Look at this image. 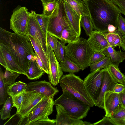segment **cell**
<instances>
[{
    "mask_svg": "<svg viewBox=\"0 0 125 125\" xmlns=\"http://www.w3.org/2000/svg\"><path fill=\"white\" fill-rule=\"evenodd\" d=\"M0 43L8 50L16 62L25 73L35 53L27 35L12 33L0 28Z\"/></svg>",
    "mask_w": 125,
    "mask_h": 125,
    "instance_id": "cell-1",
    "label": "cell"
},
{
    "mask_svg": "<svg viewBox=\"0 0 125 125\" xmlns=\"http://www.w3.org/2000/svg\"><path fill=\"white\" fill-rule=\"evenodd\" d=\"M86 5L94 29L101 32H108V26L112 25L117 28L119 8L107 0H83Z\"/></svg>",
    "mask_w": 125,
    "mask_h": 125,
    "instance_id": "cell-2",
    "label": "cell"
},
{
    "mask_svg": "<svg viewBox=\"0 0 125 125\" xmlns=\"http://www.w3.org/2000/svg\"><path fill=\"white\" fill-rule=\"evenodd\" d=\"M65 46V57L69 59L83 71L89 66L91 59L94 52L87 40L79 37L77 41Z\"/></svg>",
    "mask_w": 125,
    "mask_h": 125,
    "instance_id": "cell-3",
    "label": "cell"
},
{
    "mask_svg": "<svg viewBox=\"0 0 125 125\" xmlns=\"http://www.w3.org/2000/svg\"><path fill=\"white\" fill-rule=\"evenodd\" d=\"M54 101V104L60 106L71 116L82 119L85 118L91 107L66 91Z\"/></svg>",
    "mask_w": 125,
    "mask_h": 125,
    "instance_id": "cell-4",
    "label": "cell"
},
{
    "mask_svg": "<svg viewBox=\"0 0 125 125\" xmlns=\"http://www.w3.org/2000/svg\"><path fill=\"white\" fill-rule=\"evenodd\" d=\"M59 83L62 91H66L82 101L91 107L94 104L87 93L83 80L73 73L64 75Z\"/></svg>",
    "mask_w": 125,
    "mask_h": 125,
    "instance_id": "cell-5",
    "label": "cell"
},
{
    "mask_svg": "<svg viewBox=\"0 0 125 125\" xmlns=\"http://www.w3.org/2000/svg\"><path fill=\"white\" fill-rule=\"evenodd\" d=\"M69 27H71L66 15L63 1L61 0L49 17L47 33L60 40L63 30Z\"/></svg>",
    "mask_w": 125,
    "mask_h": 125,
    "instance_id": "cell-6",
    "label": "cell"
},
{
    "mask_svg": "<svg viewBox=\"0 0 125 125\" xmlns=\"http://www.w3.org/2000/svg\"><path fill=\"white\" fill-rule=\"evenodd\" d=\"M29 12L25 7L19 6L13 10L10 20V28L14 33L26 35Z\"/></svg>",
    "mask_w": 125,
    "mask_h": 125,
    "instance_id": "cell-7",
    "label": "cell"
},
{
    "mask_svg": "<svg viewBox=\"0 0 125 125\" xmlns=\"http://www.w3.org/2000/svg\"><path fill=\"white\" fill-rule=\"evenodd\" d=\"M102 81V74L100 69L92 72L83 80L84 88L94 105L100 95Z\"/></svg>",
    "mask_w": 125,
    "mask_h": 125,
    "instance_id": "cell-8",
    "label": "cell"
},
{
    "mask_svg": "<svg viewBox=\"0 0 125 125\" xmlns=\"http://www.w3.org/2000/svg\"><path fill=\"white\" fill-rule=\"evenodd\" d=\"M53 98L45 97L31 110L27 116L28 125L39 119L46 117L53 111L54 105Z\"/></svg>",
    "mask_w": 125,
    "mask_h": 125,
    "instance_id": "cell-9",
    "label": "cell"
},
{
    "mask_svg": "<svg viewBox=\"0 0 125 125\" xmlns=\"http://www.w3.org/2000/svg\"><path fill=\"white\" fill-rule=\"evenodd\" d=\"M33 11L29 12L26 34L32 36L41 45L47 56L46 37Z\"/></svg>",
    "mask_w": 125,
    "mask_h": 125,
    "instance_id": "cell-10",
    "label": "cell"
},
{
    "mask_svg": "<svg viewBox=\"0 0 125 125\" xmlns=\"http://www.w3.org/2000/svg\"><path fill=\"white\" fill-rule=\"evenodd\" d=\"M47 54L49 65L48 78L49 82L54 86L59 83L63 72L57 60L53 51L47 43Z\"/></svg>",
    "mask_w": 125,
    "mask_h": 125,
    "instance_id": "cell-11",
    "label": "cell"
},
{
    "mask_svg": "<svg viewBox=\"0 0 125 125\" xmlns=\"http://www.w3.org/2000/svg\"><path fill=\"white\" fill-rule=\"evenodd\" d=\"M26 91L42 94L47 98H53L59 92L57 88L52 86L50 82L45 80L28 83Z\"/></svg>",
    "mask_w": 125,
    "mask_h": 125,
    "instance_id": "cell-12",
    "label": "cell"
},
{
    "mask_svg": "<svg viewBox=\"0 0 125 125\" xmlns=\"http://www.w3.org/2000/svg\"><path fill=\"white\" fill-rule=\"evenodd\" d=\"M102 74V81L99 96L96 101L95 105L104 109V97L105 93L110 91H113L115 86L118 83L113 78L107 68L101 69Z\"/></svg>",
    "mask_w": 125,
    "mask_h": 125,
    "instance_id": "cell-13",
    "label": "cell"
},
{
    "mask_svg": "<svg viewBox=\"0 0 125 125\" xmlns=\"http://www.w3.org/2000/svg\"><path fill=\"white\" fill-rule=\"evenodd\" d=\"M105 116L110 117L123 107L119 94L109 91L105 93L104 97Z\"/></svg>",
    "mask_w": 125,
    "mask_h": 125,
    "instance_id": "cell-14",
    "label": "cell"
},
{
    "mask_svg": "<svg viewBox=\"0 0 125 125\" xmlns=\"http://www.w3.org/2000/svg\"><path fill=\"white\" fill-rule=\"evenodd\" d=\"M45 97H46L42 94L26 91L21 108L16 113L22 117L27 116L32 108Z\"/></svg>",
    "mask_w": 125,
    "mask_h": 125,
    "instance_id": "cell-15",
    "label": "cell"
},
{
    "mask_svg": "<svg viewBox=\"0 0 125 125\" xmlns=\"http://www.w3.org/2000/svg\"><path fill=\"white\" fill-rule=\"evenodd\" d=\"M87 41L94 52H102L109 46L104 33L96 30L93 31Z\"/></svg>",
    "mask_w": 125,
    "mask_h": 125,
    "instance_id": "cell-16",
    "label": "cell"
},
{
    "mask_svg": "<svg viewBox=\"0 0 125 125\" xmlns=\"http://www.w3.org/2000/svg\"><path fill=\"white\" fill-rule=\"evenodd\" d=\"M55 107L57 111L56 125H90V122L72 117L60 106L56 105Z\"/></svg>",
    "mask_w": 125,
    "mask_h": 125,
    "instance_id": "cell-17",
    "label": "cell"
},
{
    "mask_svg": "<svg viewBox=\"0 0 125 125\" xmlns=\"http://www.w3.org/2000/svg\"><path fill=\"white\" fill-rule=\"evenodd\" d=\"M63 2L66 15L70 24L73 29L80 36L81 32L80 24L81 16H79L67 3L64 1Z\"/></svg>",
    "mask_w": 125,
    "mask_h": 125,
    "instance_id": "cell-18",
    "label": "cell"
},
{
    "mask_svg": "<svg viewBox=\"0 0 125 125\" xmlns=\"http://www.w3.org/2000/svg\"><path fill=\"white\" fill-rule=\"evenodd\" d=\"M0 50L2 51L7 64V69L12 72H15L25 75V73L20 67L14 59L8 49L2 44L0 43Z\"/></svg>",
    "mask_w": 125,
    "mask_h": 125,
    "instance_id": "cell-19",
    "label": "cell"
},
{
    "mask_svg": "<svg viewBox=\"0 0 125 125\" xmlns=\"http://www.w3.org/2000/svg\"><path fill=\"white\" fill-rule=\"evenodd\" d=\"M114 47L109 46L102 52L106 56L110 57L111 63L119 66V64L125 59V51H116Z\"/></svg>",
    "mask_w": 125,
    "mask_h": 125,
    "instance_id": "cell-20",
    "label": "cell"
},
{
    "mask_svg": "<svg viewBox=\"0 0 125 125\" xmlns=\"http://www.w3.org/2000/svg\"><path fill=\"white\" fill-rule=\"evenodd\" d=\"M44 72L38 64L36 59L32 60L26 72V75L30 80H36L40 78Z\"/></svg>",
    "mask_w": 125,
    "mask_h": 125,
    "instance_id": "cell-21",
    "label": "cell"
},
{
    "mask_svg": "<svg viewBox=\"0 0 125 125\" xmlns=\"http://www.w3.org/2000/svg\"><path fill=\"white\" fill-rule=\"evenodd\" d=\"M67 3L79 16H89L87 7L81 0H63Z\"/></svg>",
    "mask_w": 125,
    "mask_h": 125,
    "instance_id": "cell-22",
    "label": "cell"
},
{
    "mask_svg": "<svg viewBox=\"0 0 125 125\" xmlns=\"http://www.w3.org/2000/svg\"><path fill=\"white\" fill-rule=\"evenodd\" d=\"M109 45L115 48L118 46L120 50L123 35L118 29L112 32L104 33Z\"/></svg>",
    "mask_w": 125,
    "mask_h": 125,
    "instance_id": "cell-23",
    "label": "cell"
},
{
    "mask_svg": "<svg viewBox=\"0 0 125 125\" xmlns=\"http://www.w3.org/2000/svg\"><path fill=\"white\" fill-rule=\"evenodd\" d=\"M27 35L30 40L34 50L47 70L49 71V65L47 56L41 45L33 38L29 35Z\"/></svg>",
    "mask_w": 125,
    "mask_h": 125,
    "instance_id": "cell-24",
    "label": "cell"
},
{
    "mask_svg": "<svg viewBox=\"0 0 125 125\" xmlns=\"http://www.w3.org/2000/svg\"><path fill=\"white\" fill-rule=\"evenodd\" d=\"M27 86V84L19 81L7 86V93L9 95L12 97L26 90Z\"/></svg>",
    "mask_w": 125,
    "mask_h": 125,
    "instance_id": "cell-25",
    "label": "cell"
},
{
    "mask_svg": "<svg viewBox=\"0 0 125 125\" xmlns=\"http://www.w3.org/2000/svg\"><path fill=\"white\" fill-rule=\"evenodd\" d=\"M79 37L71 27H69L65 28L63 30L60 40L66 43H68L77 41Z\"/></svg>",
    "mask_w": 125,
    "mask_h": 125,
    "instance_id": "cell-26",
    "label": "cell"
},
{
    "mask_svg": "<svg viewBox=\"0 0 125 125\" xmlns=\"http://www.w3.org/2000/svg\"><path fill=\"white\" fill-rule=\"evenodd\" d=\"M118 66L111 63L108 67V70L113 79L117 82L124 85L125 84V76L120 70Z\"/></svg>",
    "mask_w": 125,
    "mask_h": 125,
    "instance_id": "cell-27",
    "label": "cell"
},
{
    "mask_svg": "<svg viewBox=\"0 0 125 125\" xmlns=\"http://www.w3.org/2000/svg\"><path fill=\"white\" fill-rule=\"evenodd\" d=\"M60 64L62 70L65 72L74 73L81 70L75 63L66 57L64 61Z\"/></svg>",
    "mask_w": 125,
    "mask_h": 125,
    "instance_id": "cell-28",
    "label": "cell"
},
{
    "mask_svg": "<svg viewBox=\"0 0 125 125\" xmlns=\"http://www.w3.org/2000/svg\"><path fill=\"white\" fill-rule=\"evenodd\" d=\"M13 106L12 97L9 95L0 111L1 118L2 120H6L11 117L10 112Z\"/></svg>",
    "mask_w": 125,
    "mask_h": 125,
    "instance_id": "cell-29",
    "label": "cell"
},
{
    "mask_svg": "<svg viewBox=\"0 0 125 125\" xmlns=\"http://www.w3.org/2000/svg\"><path fill=\"white\" fill-rule=\"evenodd\" d=\"M80 24L85 30L87 36H90L93 31L94 27L90 16H81Z\"/></svg>",
    "mask_w": 125,
    "mask_h": 125,
    "instance_id": "cell-30",
    "label": "cell"
},
{
    "mask_svg": "<svg viewBox=\"0 0 125 125\" xmlns=\"http://www.w3.org/2000/svg\"><path fill=\"white\" fill-rule=\"evenodd\" d=\"M4 73L0 68V105L4 104L9 95L7 91V86L5 84L3 80Z\"/></svg>",
    "mask_w": 125,
    "mask_h": 125,
    "instance_id": "cell-31",
    "label": "cell"
},
{
    "mask_svg": "<svg viewBox=\"0 0 125 125\" xmlns=\"http://www.w3.org/2000/svg\"><path fill=\"white\" fill-rule=\"evenodd\" d=\"M27 116L22 117L16 113L11 117L4 125H28Z\"/></svg>",
    "mask_w": 125,
    "mask_h": 125,
    "instance_id": "cell-32",
    "label": "cell"
},
{
    "mask_svg": "<svg viewBox=\"0 0 125 125\" xmlns=\"http://www.w3.org/2000/svg\"><path fill=\"white\" fill-rule=\"evenodd\" d=\"M111 63L110 57L109 56H106L102 60L90 64L89 66L90 67V71L92 72L98 69L107 68Z\"/></svg>",
    "mask_w": 125,
    "mask_h": 125,
    "instance_id": "cell-33",
    "label": "cell"
},
{
    "mask_svg": "<svg viewBox=\"0 0 125 125\" xmlns=\"http://www.w3.org/2000/svg\"><path fill=\"white\" fill-rule=\"evenodd\" d=\"M110 118L115 125H125V107H122Z\"/></svg>",
    "mask_w": 125,
    "mask_h": 125,
    "instance_id": "cell-34",
    "label": "cell"
},
{
    "mask_svg": "<svg viewBox=\"0 0 125 125\" xmlns=\"http://www.w3.org/2000/svg\"><path fill=\"white\" fill-rule=\"evenodd\" d=\"M66 43L60 40L58 41L57 48L54 51L56 58L60 63L64 60L65 45Z\"/></svg>",
    "mask_w": 125,
    "mask_h": 125,
    "instance_id": "cell-35",
    "label": "cell"
},
{
    "mask_svg": "<svg viewBox=\"0 0 125 125\" xmlns=\"http://www.w3.org/2000/svg\"><path fill=\"white\" fill-rule=\"evenodd\" d=\"M43 8V16L49 17L52 13L58 4V2L51 1L42 2Z\"/></svg>",
    "mask_w": 125,
    "mask_h": 125,
    "instance_id": "cell-36",
    "label": "cell"
},
{
    "mask_svg": "<svg viewBox=\"0 0 125 125\" xmlns=\"http://www.w3.org/2000/svg\"><path fill=\"white\" fill-rule=\"evenodd\" d=\"M20 74L17 73L12 72L6 69L3 74V80L5 84L8 86L14 83L16 79Z\"/></svg>",
    "mask_w": 125,
    "mask_h": 125,
    "instance_id": "cell-37",
    "label": "cell"
},
{
    "mask_svg": "<svg viewBox=\"0 0 125 125\" xmlns=\"http://www.w3.org/2000/svg\"><path fill=\"white\" fill-rule=\"evenodd\" d=\"M36 16L41 27L46 37L49 17L38 14H36Z\"/></svg>",
    "mask_w": 125,
    "mask_h": 125,
    "instance_id": "cell-38",
    "label": "cell"
},
{
    "mask_svg": "<svg viewBox=\"0 0 125 125\" xmlns=\"http://www.w3.org/2000/svg\"><path fill=\"white\" fill-rule=\"evenodd\" d=\"M26 90L12 97L13 107H15L17 109L16 113L18 112L21 108Z\"/></svg>",
    "mask_w": 125,
    "mask_h": 125,
    "instance_id": "cell-39",
    "label": "cell"
},
{
    "mask_svg": "<svg viewBox=\"0 0 125 125\" xmlns=\"http://www.w3.org/2000/svg\"><path fill=\"white\" fill-rule=\"evenodd\" d=\"M56 119H51L48 117L31 123L29 125H56Z\"/></svg>",
    "mask_w": 125,
    "mask_h": 125,
    "instance_id": "cell-40",
    "label": "cell"
},
{
    "mask_svg": "<svg viewBox=\"0 0 125 125\" xmlns=\"http://www.w3.org/2000/svg\"><path fill=\"white\" fill-rule=\"evenodd\" d=\"M47 43L51 47L53 51L56 48L58 42V38L56 37L47 33L46 36Z\"/></svg>",
    "mask_w": 125,
    "mask_h": 125,
    "instance_id": "cell-41",
    "label": "cell"
},
{
    "mask_svg": "<svg viewBox=\"0 0 125 125\" xmlns=\"http://www.w3.org/2000/svg\"><path fill=\"white\" fill-rule=\"evenodd\" d=\"M117 29L122 33L123 36H125V18L119 15L118 23Z\"/></svg>",
    "mask_w": 125,
    "mask_h": 125,
    "instance_id": "cell-42",
    "label": "cell"
},
{
    "mask_svg": "<svg viewBox=\"0 0 125 125\" xmlns=\"http://www.w3.org/2000/svg\"><path fill=\"white\" fill-rule=\"evenodd\" d=\"M91 125H115L110 117L105 116L101 120Z\"/></svg>",
    "mask_w": 125,
    "mask_h": 125,
    "instance_id": "cell-43",
    "label": "cell"
},
{
    "mask_svg": "<svg viewBox=\"0 0 125 125\" xmlns=\"http://www.w3.org/2000/svg\"><path fill=\"white\" fill-rule=\"evenodd\" d=\"M106 56L102 52H94L91 59V64L98 62Z\"/></svg>",
    "mask_w": 125,
    "mask_h": 125,
    "instance_id": "cell-44",
    "label": "cell"
},
{
    "mask_svg": "<svg viewBox=\"0 0 125 125\" xmlns=\"http://www.w3.org/2000/svg\"><path fill=\"white\" fill-rule=\"evenodd\" d=\"M114 4L120 10L121 13L125 15V0H113Z\"/></svg>",
    "mask_w": 125,
    "mask_h": 125,
    "instance_id": "cell-45",
    "label": "cell"
},
{
    "mask_svg": "<svg viewBox=\"0 0 125 125\" xmlns=\"http://www.w3.org/2000/svg\"><path fill=\"white\" fill-rule=\"evenodd\" d=\"M35 58L39 66L45 73L48 74L49 73V71L46 69L42 62L36 53H35Z\"/></svg>",
    "mask_w": 125,
    "mask_h": 125,
    "instance_id": "cell-46",
    "label": "cell"
},
{
    "mask_svg": "<svg viewBox=\"0 0 125 125\" xmlns=\"http://www.w3.org/2000/svg\"><path fill=\"white\" fill-rule=\"evenodd\" d=\"M124 85L122 84H119L118 83L114 86L113 92L117 93H119L121 92L125 88Z\"/></svg>",
    "mask_w": 125,
    "mask_h": 125,
    "instance_id": "cell-47",
    "label": "cell"
},
{
    "mask_svg": "<svg viewBox=\"0 0 125 125\" xmlns=\"http://www.w3.org/2000/svg\"><path fill=\"white\" fill-rule=\"evenodd\" d=\"M119 94L122 106L125 107V88Z\"/></svg>",
    "mask_w": 125,
    "mask_h": 125,
    "instance_id": "cell-48",
    "label": "cell"
},
{
    "mask_svg": "<svg viewBox=\"0 0 125 125\" xmlns=\"http://www.w3.org/2000/svg\"><path fill=\"white\" fill-rule=\"evenodd\" d=\"M0 63L6 69H7V66L6 62L3 53L0 50Z\"/></svg>",
    "mask_w": 125,
    "mask_h": 125,
    "instance_id": "cell-49",
    "label": "cell"
},
{
    "mask_svg": "<svg viewBox=\"0 0 125 125\" xmlns=\"http://www.w3.org/2000/svg\"><path fill=\"white\" fill-rule=\"evenodd\" d=\"M117 28L112 25L110 24L108 26V32H112L117 30Z\"/></svg>",
    "mask_w": 125,
    "mask_h": 125,
    "instance_id": "cell-50",
    "label": "cell"
},
{
    "mask_svg": "<svg viewBox=\"0 0 125 125\" xmlns=\"http://www.w3.org/2000/svg\"><path fill=\"white\" fill-rule=\"evenodd\" d=\"M121 47L122 49L125 51V36H123Z\"/></svg>",
    "mask_w": 125,
    "mask_h": 125,
    "instance_id": "cell-51",
    "label": "cell"
},
{
    "mask_svg": "<svg viewBox=\"0 0 125 125\" xmlns=\"http://www.w3.org/2000/svg\"><path fill=\"white\" fill-rule=\"evenodd\" d=\"M42 2H51V1H56L58 2L61 0H40Z\"/></svg>",
    "mask_w": 125,
    "mask_h": 125,
    "instance_id": "cell-52",
    "label": "cell"
},
{
    "mask_svg": "<svg viewBox=\"0 0 125 125\" xmlns=\"http://www.w3.org/2000/svg\"><path fill=\"white\" fill-rule=\"evenodd\" d=\"M107 0L110 2H111L113 3V0Z\"/></svg>",
    "mask_w": 125,
    "mask_h": 125,
    "instance_id": "cell-53",
    "label": "cell"
},
{
    "mask_svg": "<svg viewBox=\"0 0 125 125\" xmlns=\"http://www.w3.org/2000/svg\"><path fill=\"white\" fill-rule=\"evenodd\" d=\"M124 85V86H125V84Z\"/></svg>",
    "mask_w": 125,
    "mask_h": 125,
    "instance_id": "cell-54",
    "label": "cell"
}]
</instances>
